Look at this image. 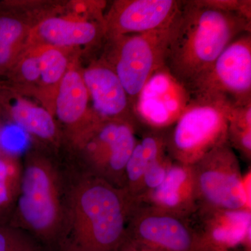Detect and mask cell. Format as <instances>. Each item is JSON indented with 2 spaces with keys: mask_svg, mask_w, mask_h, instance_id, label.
<instances>
[{
  "mask_svg": "<svg viewBox=\"0 0 251 251\" xmlns=\"http://www.w3.org/2000/svg\"><path fill=\"white\" fill-rule=\"evenodd\" d=\"M191 99L188 89L164 66L143 86L133 105V115L146 129H167L177 121Z\"/></svg>",
  "mask_w": 251,
  "mask_h": 251,
  "instance_id": "30bf717a",
  "label": "cell"
},
{
  "mask_svg": "<svg viewBox=\"0 0 251 251\" xmlns=\"http://www.w3.org/2000/svg\"><path fill=\"white\" fill-rule=\"evenodd\" d=\"M210 7L240 15L251 21V1L250 0H202Z\"/></svg>",
  "mask_w": 251,
  "mask_h": 251,
  "instance_id": "cb8c5ba5",
  "label": "cell"
},
{
  "mask_svg": "<svg viewBox=\"0 0 251 251\" xmlns=\"http://www.w3.org/2000/svg\"><path fill=\"white\" fill-rule=\"evenodd\" d=\"M89 100L82 74L75 69H68L57 88L55 112L59 121L67 126L77 147L103 123L89 112Z\"/></svg>",
  "mask_w": 251,
  "mask_h": 251,
  "instance_id": "4fadbf2b",
  "label": "cell"
},
{
  "mask_svg": "<svg viewBox=\"0 0 251 251\" xmlns=\"http://www.w3.org/2000/svg\"><path fill=\"white\" fill-rule=\"evenodd\" d=\"M0 109L13 123L29 134L47 141L58 138L57 125L50 112L16 95L6 86L0 87Z\"/></svg>",
  "mask_w": 251,
  "mask_h": 251,
  "instance_id": "2e32d148",
  "label": "cell"
},
{
  "mask_svg": "<svg viewBox=\"0 0 251 251\" xmlns=\"http://www.w3.org/2000/svg\"><path fill=\"white\" fill-rule=\"evenodd\" d=\"M188 90L226 99L233 107L251 103V32L229 44Z\"/></svg>",
  "mask_w": 251,
  "mask_h": 251,
  "instance_id": "52a82bcc",
  "label": "cell"
},
{
  "mask_svg": "<svg viewBox=\"0 0 251 251\" xmlns=\"http://www.w3.org/2000/svg\"><path fill=\"white\" fill-rule=\"evenodd\" d=\"M67 179L61 251H118L134 201L122 188L82 171Z\"/></svg>",
  "mask_w": 251,
  "mask_h": 251,
  "instance_id": "6da1fadb",
  "label": "cell"
},
{
  "mask_svg": "<svg viewBox=\"0 0 251 251\" xmlns=\"http://www.w3.org/2000/svg\"><path fill=\"white\" fill-rule=\"evenodd\" d=\"M35 36L44 46L55 48L99 44L106 38L104 20L76 21L58 17L41 21L36 27Z\"/></svg>",
  "mask_w": 251,
  "mask_h": 251,
  "instance_id": "9a60e30c",
  "label": "cell"
},
{
  "mask_svg": "<svg viewBox=\"0 0 251 251\" xmlns=\"http://www.w3.org/2000/svg\"><path fill=\"white\" fill-rule=\"evenodd\" d=\"M167 154V129H147L142 138L137 140L126 167L124 187L132 199L136 196L149 167Z\"/></svg>",
  "mask_w": 251,
  "mask_h": 251,
  "instance_id": "e0dca14e",
  "label": "cell"
},
{
  "mask_svg": "<svg viewBox=\"0 0 251 251\" xmlns=\"http://www.w3.org/2000/svg\"><path fill=\"white\" fill-rule=\"evenodd\" d=\"M251 31V21L240 15L210 7L202 0L183 1L165 67L189 90L229 44Z\"/></svg>",
  "mask_w": 251,
  "mask_h": 251,
  "instance_id": "7a4b0ae2",
  "label": "cell"
},
{
  "mask_svg": "<svg viewBox=\"0 0 251 251\" xmlns=\"http://www.w3.org/2000/svg\"><path fill=\"white\" fill-rule=\"evenodd\" d=\"M3 126L1 124V120H0V138H1V134H2Z\"/></svg>",
  "mask_w": 251,
  "mask_h": 251,
  "instance_id": "484cf974",
  "label": "cell"
},
{
  "mask_svg": "<svg viewBox=\"0 0 251 251\" xmlns=\"http://www.w3.org/2000/svg\"><path fill=\"white\" fill-rule=\"evenodd\" d=\"M182 3L179 0L115 1L104 17L106 39L171 27L179 16Z\"/></svg>",
  "mask_w": 251,
  "mask_h": 251,
  "instance_id": "8fae6325",
  "label": "cell"
},
{
  "mask_svg": "<svg viewBox=\"0 0 251 251\" xmlns=\"http://www.w3.org/2000/svg\"><path fill=\"white\" fill-rule=\"evenodd\" d=\"M196 209L251 210L249 190L228 142L191 165Z\"/></svg>",
  "mask_w": 251,
  "mask_h": 251,
  "instance_id": "8992f818",
  "label": "cell"
},
{
  "mask_svg": "<svg viewBox=\"0 0 251 251\" xmlns=\"http://www.w3.org/2000/svg\"><path fill=\"white\" fill-rule=\"evenodd\" d=\"M135 202L182 217L192 215L196 204L191 165L173 161L163 184Z\"/></svg>",
  "mask_w": 251,
  "mask_h": 251,
  "instance_id": "5bb4252c",
  "label": "cell"
},
{
  "mask_svg": "<svg viewBox=\"0 0 251 251\" xmlns=\"http://www.w3.org/2000/svg\"><path fill=\"white\" fill-rule=\"evenodd\" d=\"M118 251H131L130 250L129 248L127 247L126 244H125V243H124L123 244H122V246L121 247H120V249H119Z\"/></svg>",
  "mask_w": 251,
  "mask_h": 251,
  "instance_id": "d4e9b609",
  "label": "cell"
},
{
  "mask_svg": "<svg viewBox=\"0 0 251 251\" xmlns=\"http://www.w3.org/2000/svg\"><path fill=\"white\" fill-rule=\"evenodd\" d=\"M126 240L167 251H201L189 218L136 202L130 212Z\"/></svg>",
  "mask_w": 251,
  "mask_h": 251,
  "instance_id": "9c48e42d",
  "label": "cell"
},
{
  "mask_svg": "<svg viewBox=\"0 0 251 251\" xmlns=\"http://www.w3.org/2000/svg\"><path fill=\"white\" fill-rule=\"evenodd\" d=\"M176 21L164 29L106 39L102 59L116 73L129 99L132 110L147 81L165 66Z\"/></svg>",
  "mask_w": 251,
  "mask_h": 251,
  "instance_id": "5b68a950",
  "label": "cell"
},
{
  "mask_svg": "<svg viewBox=\"0 0 251 251\" xmlns=\"http://www.w3.org/2000/svg\"><path fill=\"white\" fill-rule=\"evenodd\" d=\"M232 107L220 97L191 95L187 108L167 129V151L172 159L193 165L214 148L228 142Z\"/></svg>",
  "mask_w": 251,
  "mask_h": 251,
  "instance_id": "277c9868",
  "label": "cell"
},
{
  "mask_svg": "<svg viewBox=\"0 0 251 251\" xmlns=\"http://www.w3.org/2000/svg\"><path fill=\"white\" fill-rule=\"evenodd\" d=\"M23 166L7 151H0V214L13 210L22 179Z\"/></svg>",
  "mask_w": 251,
  "mask_h": 251,
  "instance_id": "d6986e66",
  "label": "cell"
},
{
  "mask_svg": "<svg viewBox=\"0 0 251 251\" xmlns=\"http://www.w3.org/2000/svg\"><path fill=\"white\" fill-rule=\"evenodd\" d=\"M9 75L18 74L25 80L35 82L40 80L41 71L39 49L21 58L7 72Z\"/></svg>",
  "mask_w": 251,
  "mask_h": 251,
  "instance_id": "603a6c76",
  "label": "cell"
},
{
  "mask_svg": "<svg viewBox=\"0 0 251 251\" xmlns=\"http://www.w3.org/2000/svg\"><path fill=\"white\" fill-rule=\"evenodd\" d=\"M30 31L22 21L7 13L0 12V75L17 62Z\"/></svg>",
  "mask_w": 251,
  "mask_h": 251,
  "instance_id": "ac0fdd59",
  "label": "cell"
},
{
  "mask_svg": "<svg viewBox=\"0 0 251 251\" xmlns=\"http://www.w3.org/2000/svg\"><path fill=\"white\" fill-rule=\"evenodd\" d=\"M0 251H41L32 236L10 225L0 224Z\"/></svg>",
  "mask_w": 251,
  "mask_h": 251,
  "instance_id": "44dd1931",
  "label": "cell"
},
{
  "mask_svg": "<svg viewBox=\"0 0 251 251\" xmlns=\"http://www.w3.org/2000/svg\"><path fill=\"white\" fill-rule=\"evenodd\" d=\"M173 160L169 155L162 157L152 163L145 172L139 190L133 201H138L159 187L165 179Z\"/></svg>",
  "mask_w": 251,
  "mask_h": 251,
  "instance_id": "7402d4cb",
  "label": "cell"
},
{
  "mask_svg": "<svg viewBox=\"0 0 251 251\" xmlns=\"http://www.w3.org/2000/svg\"><path fill=\"white\" fill-rule=\"evenodd\" d=\"M93 113L101 122H128L138 128L126 92L116 73L103 59L91 64L82 74Z\"/></svg>",
  "mask_w": 251,
  "mask_h": 251,
  "instance_id": "7c38bea8",
  "label": "cell"
},
{
  "mask_svg": "<svg viewBox=\"0 0 251 251\" xmlns=\"http://www.w3.org/2000/svg\"><path fill=\"white\" fill-rule=\"evenodd\" d=\"M137 128L128 122H104L78 147L84 171L124 189L125 170L137 139Z\"/></svg>",
  "mask_w": 251,
  "mask_h": 251,
  "instance_id": "ba28073f",
  "label": "cell"
},
{
  "mask_svg": "<svg viewBox=\"0 0 251 251\" xmlns=\"http://www.w3.org/2000/svg\"><path fill=\"white\" fill-rule=\"evenodd\" d=\"M41 82L46 85L59 83L68 71L67 57L58 48L44 46L39 49Z\"/></svg>",
  "mask_w": 251,
  "mask_h": 251,
  "instance_id": "ffe728a7",
  "label": "cell"
},
{
  "mask_svg": "<svg viewBox=\"0 0 251 251\" xmlns=\"http://www.w3.org/2000/svg\"><path fill=\"white\" fill-rule=\"evenodd\" d=\"M66 185L67 179L52 162L43 156L27 157L10 226L22 229L38 242L58 246Z\"/></svg>",
  "mask_w": 251,
  "mask_h": 251,
  "instance_id": "3957f363",
  "label": "cell"
}]
</instances>
